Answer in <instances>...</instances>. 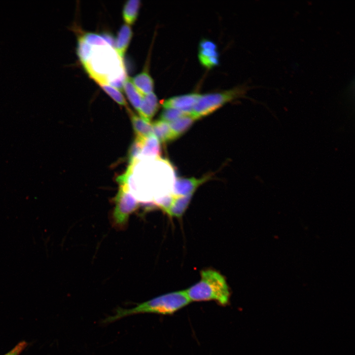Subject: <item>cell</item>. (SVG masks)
<instances>
[{"label": "cell", "mask_w": 355, "mask_h": 355, "mask_svg": "<svg viewBox=\"0 0 355 355\" xmlns=\"http://www.w3.org/2000/svg\"><path fill=\"white\" fill-rule=\"evenodd\" d=\"M83 65L88 75L99 85L108 83L120 91L123 90L127 75L122 58L109 44L92 46L91 56Z\"/></svg>", "instance_id": "1"}, {"label": "cell", "mask_w": 355, "mask_h": 355, "mask_svg": "<svg viewBox=\"0 0 355 355\" xmlns=\"http://www.w3.org/2000/svg\"><path fill=\"white\" fill-rule=\"evenodd\" d=\"M190 302H191L187 296L185 290L172 292L139 303L130 309L118 307L115 309L114 315L107 317L103 322L111 323L124 317L139 314L171 315Z\"/></svg>", "instance_id": "2"}, {"label": "cell", "mask_w": 355, "mask_h": 355, "mask_svg": "<svg viewBox=\"0 0 355 355\" xmlns=\"http://www.w3.org/2000/svg\"><path fill=\"white\" fill-rule=\"evenodd\" d=\"M185 291L191 302L214 301L221 306L229 303L230 296L224 277L211 269L202 270L200 281Z\"/></svg>", "instance_id": "3"}, {"label": "cell", "mask_w": 355, "mask_h": 355, "mask_svg": "<svg viewBox=\"0 0 355 355\" xmlns=\"http://www.w3.org/2000/svg\"><path fill=\"white\" fill-rule=\"evenodd\" d=\"M246 87L238 86L219 92L201 95L193 106L192 115L197 119L211 114L223 105L243 95Z\"/></svg>", "instance_id": "4"}, {"label": "cell", "mask_w": 355, "mask_h": 355, "mask_svg": "<svg viewBox=\"0 0 355 355\" xmlns=\"http://www.w3.org/2000/svg\"><path fill=\"white\" fill-rule=\"evenodd\" d=\"M119 184L118 192L114 198L113 218L116 224L122 226L126 224L130 214L138 209L139 204L127 184Z\"/></svg>", "instance_id": "5"}, {"label": "cell", "mask_w": 355, "mask_h": 355, "mask_svg": "<svg viewBox=\"0 0 355 355\" xmlns=\"http://www.w3.org/2000/svg\"><path fill=\"white\" fill-rule=\"evenodd\" d=\"M201 95L192 93L174 96L165 100L162 104L164 108H175L191 112Z\"/></svg>", "instance_id": "6"}, {"label": "cell", "mask_w": 355, "mask_h": 355, "mask_svg": "<svg viewBox=\"0 0 355 355\" xmlns=\"http://www.w3.org/2000/svg\"><path fill=\"white\" fill-rule=\"evenodd\" d=\"M209 178L205 177L200 179L177 178L174 184V194L185 196L193 193L197 187L207 180Z\"/></svg>", "instance_id": "7"}, {"label": "cell", "mask_w": 355, "mask_h": 355, "mask_svg": "<svg viewBox=\"0 0 355 355\" xmlns=\"http://www.w3.org/2000/svg\"><path fill=\"white\" fill-rule=\"evenodd\" d=\"M159 107L158 98L153 92L143 96L138 111L140 117L150 122Z\"/></svg>", "instance_id": "8"}, {"label": "cell", "mask_w": 355, "mask_h": 355, "mask_svg": "<svg viewBox=\"0 0 355 355\" xmlns=\"http://www.w3.org/2000/svg\"><path fill=\"white\" fill-rule=\"evenodd\" d=\"M132 31L129 25L123 24L120 27L115 40L114 48L121 58L125 55L132 36Z\"/></svg>", "instance_id": "9"}, {"label": "cell", "mask_w": 355, "mask_h": 355, "mask_svg": "<svg viewBox=\"0 0 355 355\" xmlns=\"http://www.w3.org/2000/svg\"><path fill=\"white\" fill-rule=\"evenodd\" d=\"M127 110L130 115L132 126L136 137L146 138L152 135V124L138 116L129 108Z\"/></svg>", "instance_id": "10"}, {"label": "cell", "mask_w": 355, "mask_h": 355, "mask_svg": "<svg viewBox=\"0 0 355 355\" xmlns=\"http://www.w3.org/2000/svg\"><path fill=\"white\" fill-rule=\"evenodd\" d=\"M132 81L143 96L153 92L154 81L147 71L144 70L137 74L132 78Z\"/></svg>", "instance_id": "11"}, {"label": "cell", "mask_w": 355, "mask_h": 355, "mask_svg": "<svg viewBox=\"0 0 355 355\" xmlns=\"http://www.w3.org/2000/svg\"><path fill=\"white\" fill-rule=\"evenodd\" d=\"M196 120L190 113L169 123V125L174 140L184 134Z\"/></svg>", "instance_id": "12"}, {"label": "cell", "mask_w": 355, "mask_h": 355, "mask_svg": "<svg viewBox=\"0 0 355 355\" xmlns=\"http://www.w3.org/2000/svg\"><path fill=\"white\" fill-rule=\"evenodd\" d=\"M161 154L159 141L153 135L144 138L142 149L137 160L142 158L158 157Z\"/></svg>", "instance_id": "13"}, {"label": "cell", "mask_w": 355, "mask_h": 355, "mask_svg": "<svg viewBox=\"0 0 355 355\" xmlns=\"http://www.w3.org/2000/svg\"><path fill=\"white\" fill-rule=\"evenodd\" d=\"M193 194L185 196L175 194L174 201L166 213L171 217H181L187 209Z\"/></svg>", "instance_id": "14"}, {"label": "cell", "mask_w": 355, "mask_h": 355, "mask_svg": "<svg viewBox=\"0 0 355 355\" xmlns=\"http://www.w3.org/2000/svg\"><path fill=\"white\" fill-rule=\"evenodd\" d=\"M123 90L132 105L138 111L141 106L143 96L134 86L132 78L127 76L123 83Z\"/></svg>", "instance_id": "15"}, {"label": "cell", "mask_w": 355, "mask_h": 355, "mask_svg": "<svg viewBox=\"0 0 355 355\" xmlns=\"http://www.w3.org/2000/svg\"><path fill=\"white\" fill-rule=\"evenodd\" d=\"M152 131L157 140L162 143H166L174 140L172 133L167 122L159 120L152 124Z\"/></svg>", "instance_id": "16"}, {"label": "cell", "mask_w": 355, "mask_h": 355, "mask_svg": "<svg viewBox=\"0 0 355 355\" xmlns=\"http://www.w3.org/2000/svg\"><path fill=\"white\" fill-rule=\"evenodd\" d=\"M139 0H129L124 5L123 18L127 25H132L136 20L140 6Z\"/></svg>", "instance_id": "17"}, {"label": "cell", "mask_w": 355, "mask_h": 355, "mask_svg": "<svg viewBox=\"0 0 355 355\" xmlns=\"http://www.w3.org/2000/svg\"><path fill=\"white\" fill-rule=\"evenodd\" d=\"M92 46L87 43L82 36L79 37L77 46V54L82 64H85L91 56Z\"/></svg>", "instance_id": "18"}, {"label": "cell", "mask_w": 355, "mask_h": 355, "mask_svg": "<svg viewBox=\"0 0 355 355\" xmlns=\"http://www.w3.org/2000/svg\"><path fill=\"white\" fill-rule=\"evenodd\" d=\"M144 138L136 137L131 143L127 155L129 164L137 160L140 156Z\"/></svg>", "instance_id": "19"}, {"label": "cell", "mask_w": 355, "mask_h": 355, "mask_svg": "<svg viewBox=\"0 0 355 355\" xmlns=\"http://www.w3.org/2000/svg\"><path fill=\"white\" fill-rule=\"evenodd\" d=\"M99 85L117 104L128 108L127 103L120 91L111 86L108 83H102Z\"/></svg>", "instance_id": "20"}, {"label": "cell", "mask_w": 355, "mask_h": 355, "mask_svg": "<svg viewBox=\"0 0 355 355\" xmlns=\"http://www.w3.org/2000/svg\"><path fill=\"white\" fill-rule=\"evenodd\" d=\"M175 108H164L160 114V119L166 122H171L190 113Z\"/></svg>", "instance_id": "21"}, {"label": "cell", "mask_w": 355, "mask_h": 355, "mask_svg": "<svg viewBox=\"0 0 355 355\" xmlns=\"http://www.w3.org/2000/svg\"><path fill=\"white\" fill-rule=\"evenodd\" d=\"M82 36L87 43L92 46H102L108 44L101 35L95 33H86Z\"/></svg>", "instance_id": "22"}, {"label": "cell", "mask_w": 355, "mask_h": 355, "mask_svg": "<svg viewBox=\"0 0 355 355\" xmlns=\"http://www.w3.org/2000/svg\"><path fill=\"white\" fill-rule=\"evenodd\" d=\"M175 198V194H170L159 198L154 201L156 206L166 213L171 206Z\"/></svg>", "instance_id": "23"}, {"label": "cell", "mask_w": 355, "mask_h": 355, "mask_svg": "<svg viewBox=\"0 0 355 355\" xmlns=\"http://www.w3.org/2000/svg\"><path fill=\"white\" fill-rule=\"evenodd\" d=\"M201 64L207 68H212L219 64L218 57H204L198 55Z\"/></svg>", "instance_id": "24"}, {"label": "cell", "mask_w": 355, "mask_h": 355, "mask_svg": "<svg viewBox=\"0 0 355 355\" xmlns=\"http://www.w3.org/2000/svg\"><path fill=\"white\" fill-rule=\"evenodd\" d=\"M217 49V46L216 44L212 40L204 39L200 42L199 49Z\"/></svg>", "instance_id": "25"}, {"label": "cell", "mask_w": 355, "mask_h": 355, "mask_svg": "<svg viewBox=\"0 0 355 355\" xmlns=\"http://www.w3.org/2000/svg\"><path fill=\"white\" fill-rule=\"evenodd\" d=\"M27 346L26 343L22 342L19 343L11 351L5 355H18Z\"/></svg>", "instance_id": "26"}, {"label": "cell", "mask_w": 355, "mask_h": 355, "mask_svg": "<svg viewBox=\"0 0 355 355\" xmlns=\"http://www.w3.org/2000/svg\"><path fill=\"white\" fill-rule=\"evenodd\" d=\"M101 36L109 45L114 48L115 40L112 36L107 33H103Z\"/></svg>", "instance_id": "27"}]
</instances>
